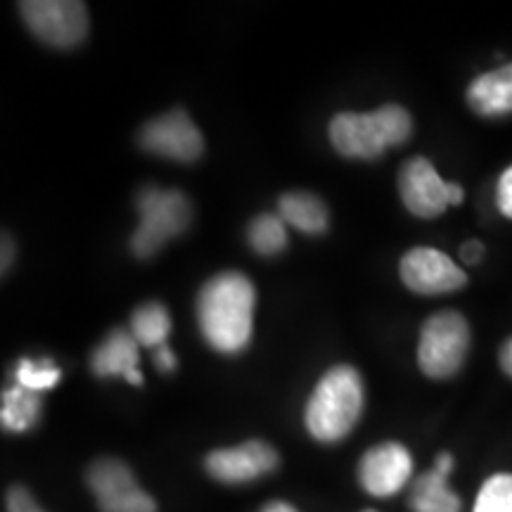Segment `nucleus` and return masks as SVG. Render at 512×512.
Returning a JSON list of instances; mask_svg holds the SVG:
<instances>
[{"mask_svg":"<svg viewBox=\"0 0 512 512\" xmlns=\"http://www.w3.org/2000/svg\"><path fill=\"white\" fill-rule=\"evenodd\" d=\"M498 209L505 219H512V166L503 171L501 181H498Z\"/></svg>","mask_w":512,"mask_h":512,"instance_id":"obj_23","label":"nucleus"},{"mask_svg":"<svg viewBox=\"0 0 512 512\" xmlns=\"http://www.w3.org/2000/svg\"><path fill=\"white\" fill-rule=\"evenodd\" d=\"M15 377L19 387L31 389V392H46V389H53L55 384L60 382L62 370L57 368L50 358H41V361L22 358V361L17 363Z\"/></svg>","mask_w":512,"mask_h":512,"instance_id":"obj_20","label":"nucleus"},{"mask_svg":"<svg viewBox=\"0 0 512 512\" xmlns=\"http://www.w3.org/2000/svg\"><path fill=\"white\" fill-rule=\"evenodd\" d=\"M363 411V382L356 368L337 366L323 375L306 406L311 437L332 444L354 430Z\"/></svg>","mask_w":512,"mask_h":512,"instance_id":"obj_2","label":"nucleus"},{"mask_svg":"<svg viewBox=\"0 0 512 512\" xmlns=\"http://www.w3.org/2000/svg\"><path fill=\"white\" fill-rule=\"evenodd\" d=\"M408 505L413 512H460V498L448 489V477L437 470L418 477Z\"/></svg>","mask_w":512,"mask_h":512,"instance_id":"obj_17","label":"nucleus"},{"mask_svg":"<svg viewBox=\"0 0 512 512\" xmlns=\"http://www.w3.org/2000/svg\"><path fill=\"white\" fill-rule=\"evenodd\" d=\"M470 349V325L458 311H439L425 320L418 344L420 370L434 380L456 375Z\"/></svg>","mask_w":512,"mask_h":512,"instance_id":"obj_5","label":"nucleus"},{"mask_svg":"<svg viewBox=\"0 0 512 512\" xmlns=\"http://www.w3.org/2000/svg\"><path fill=\"white\" fill-rule=\"evenodd\" d=\"M138 211L140 226L131 238V249L140 259H147L166 242L178 238L192 219L188 197L178 190L145 188L138 197Z\"/></svg>","mask_w":512,"mask_h":512,"instance_id":"obj_4","label":"nucleus"},{"mask_svg":"<svg viewBox=\"0 0 512 512\" xmlns=\"http://www.w3.org/2000/svg\"><path fill=\"white\" fill-rule=\"evenodd\" d=\"M19 10L31 34L53 48H76L88 36V10L76 0H24Z\"/></svg>","mask_w":512,"mask_h":512,"instance_id":"obj_6","label":"nucleus"},{"mask_svg":"<svg viewBox=\"0 0 512 512\" xmlns=\"http://www.w3.org/2000/svg\"><path fill=\"white\" fill-rule=\"evenodd\" d=\"M434 470L437 472H441V475H451V470H453V456L451 453H439L437 456V463H434Z\"/></svg>","mask_w":512,"mask_h":512,"instance_id":"obj_27","label":"nucleus"},{"mask_svg":"<svg viewBox=\"0 0 512 512\" xmlns=\"http://www.w3.org/2000/svg\"><path fill=\"white\" fill-rule=\"evenodd\" d=\"M403 207L418 219H434L448 207V183L437 174L430 159L413 157L399 174Z\"/></svg>","mask_w":512,"mask_h":512,"instance_id":"obj_11","label":"nucleus"},{"mask_svg":"<svg viewBox=\"0 0 512 512\" xmlns=\"http://www.w3.org/2000/svg\"><path fill=\"white\" fill-rule=\"evenodd\" d=\"M247 240H249V247H252L256 254H264V256L280 254L287 247L285 221L273 214L256 216V219L249 223Z\"/></svg>","mask_w":512,"mask_h":512,"instance_id":"obj_19","label":"nucleus"},{"mask_svg":"<svg viewBox=\"0 0 512 512\" xmlns=\"http://www.w3.org/2000/svg\"><path fill=\"white\" fill-rule=\"evenodd\" d=\"M366 512H375V510H366Z\"/></svg>","mask_w":512,"mask_h":512,"instance_id":"obj_30","label":"nucleus"},{"mask_svg":"<svg viewBox=\"0 0 512 512\" xmlns=\"http://www.w3.org/2000/svg\"><path fill=\"white\" fill-rule=\"evenodd\" d=\"M475 512H512V475H494L479 491Z\"/></svg>","mask_w":512,"mask_h":512,"instance_id":"obj_21","label":"nucleus"},{"mask_svg":"<svg viewBox=\"0 0 512 512\" xmlns=\"http://www.w3.org/2000/svg\"><path fill=\"white\" fill-rule=\"evenodd\" d=\"M5 508H8V512H43L36 498L24 486H12L8 496H5Z\"/></svg>","mask_w":512,"mask_h":512,"instance_id":"obj_22","label":"nucleus"},{"mask_svg":"<svg viewBox=\"0 0 512 512\" xmlns=\"http://www.w3.org/2000/svg\"><path fill=\"white\" fill-rule=\"evenodd\" d=\"M261 512H297L292 508L290 503H285V501H271V503H266L264 508H261Z\"/></svg>","mask_w":512,"mask_h":512,"instance_id":"obj_29","label":"nucleus"},{"mask_svg":"<svg viewBox=\"0 0 512 512\" xmlns=\"http://www.w3.org/2000/svg\"><path fill=\"white\" fill-rule=\"evenodd\" d=\"M278 209L280 219L302 230V233L318 235L325 233V228H328V209L316 195H309V192H287V195L280 197Z\"/></svg>","mask_w":512,"mask_h":512,"instance_id":"obj_15","label":"nucleus"},{"mask_svg":"<svg viewBox=\"0 0 512 512\" xmlns=\"http://www.w3.org/2000/svg\"><path fill=\"white\" fill-rule=\"evenodd\" d=\"M256 292L245 273H219L197 297V323L211 349L240 354L252 339Z\"/></svg>","mask_w":512,"mask_h":512,"instance_id":"obj_1","label":"nucleus"},{"mask_svg":"<svg viewBox=\"0 0 512 512\" xmlns=\"http://www.w3.org/2000/svg\"><path fill=\"white\" fill-rule=\"evenodd\" d=\"M460 202H463V188L458 183H448V204L458 207Z\"/></svg>","mask_w":512,"mask_h":512,"instance_id":"obj_28","label":"nucleus"},{"mask_svg":"<svg viewBox=\"0 0 512 512\" xmlns=\"http://www.w3.org/2000/svg\"><path fill=\"white\" fill-rule=\"evenodd\" d=\"M140 344L131 330H114L110 337L93 351L91 368L98 377H124L131 384H143V373L138 370Z\"/></svg>","mask_w":512,"mask_h":512,"instance_id":"obj_13","label":"nucleus"},{"mask_svg":"<svg viewBox=\"0 0 512 512\" xmlns=\"http://www.w3.org/2000/svg\"><path fill=\"white\" fill-rule=\"evenodd\" d=\"M171 332L169 311L162 304L150 302L136 309L131 318V335L136 337L140 347H164L166 337Z\"/></svg>","mask_w":512,"mask_h":512,"instance_id":"obj_18","label":"nucleus"},{"mask_svg":"<svg viewBox=\"0 0 512 512\" xmlns=\"http://www.w3.org/2000/svg\"><path fill=\"white\" fill-rule=\"evenodd\" d=\"M413 475V458L401 444H380L370 448L358 463L361 486L377 498L399 494Z\"/></svg>","mask_w":512,"mask_h":512,"instance_id":"obj_12","label":"nucleus"},{"mask_svg":"<svg viewBox=\"0 0 512 512\" xmlns=\"http://www.w3.org/2000/svg\"><path fill=\"white\" fill-rule=\"evenodd\" d=\"M498 361H501L503 373L512 377V337L501 347V354H498Z\"/></svg>","mask_w":512,"mask_h":512,"instance_id":"obj_26","label":"nucleus"},{"mask_svg":"<svg viewBox=\"0 0 512 512\" xmlns=\"http://www.w3.org/2000/svg\"><path fill=\"white\" fill-rule=\"evenodd\" d=\"M38 418H41V396L38 392L19 387V384L5 389L3 403H0V422H3L5 432L34 430Z\"/></svg>","mask_w":512,"mask_h":512,"instance_id":"obj_16","label":"nucleus"},{"mask_svg":"<svg viewBox=\"0 0 512 512\" xmlns=\"http://www.w3.org/2000/svg\"><path fill=\"white\" fill-rule=\"evenodd\" d=\"M86 482L100 512H157L155 498L140 489L133 472L121 460H95L88 467Z\"/></svg>","mask_w":512,"mask_h":512,"instance_id":"obj_7","label":"nucleus"},{"mask_svg":"<svg viewBox=\"0 0 512 512\" xmlns=\"http://www.w3.org/2000/svg\"><path fill=\"white\" fill-rule=\"evenodd\" d=\"M204 467L214 479L223 484H245L273 472L278 467V453L266 441H247L235 448L211 451Z\"/></svg>","mask_w":512,"mask_h":512,"instance_id":"obj_10","label":"nucleus"},{"mask_svg":"<svg viewBox=\"0 0 512 512\" xmlns=\"http://www.w3.org/2000/svg\"><path fill=\"white\" fill-rule=\"evenodd\" d=\"M482 256H484V245L479 240H470V242H465L463 247H460V259H463L465 264L475 266V264H479V261H482Z\"/></svg>","mask_w":512,"mask_h":512,"instance_id":"obj_24","label":"nucleus"},{"mask_svg":"<svg viewBox=\"0 0 512 512\" xmlns=\"http://www.w3.org/2000/svg\"><path fill=\"white\" fill-rule=\"evenodd\" d=\"M140 145L150 155L190 164L202 157L204 138L200 128L192 124L188 112L171 110L162 117L147 121L140 131Z\"/></svg>","mask_w":512,"mask_h":512,"instance_id":"obj_8","label":"nucleus"},{"mask_svg":"<svg viewBox=\"0 0 512 512\" xmlns=\"http://www.w3.org/2000/svg\"><path fill=\"white\" fill-rule=\"evenodd\" d=\"M467 105L482 117L512 114V62L477 76L467 88Z\"/></svg>","mask_w":512,"mask_h":512,"instance_id":"obj_14","label":"nucleus"},{"mask_svg":"<svg viewBox=\"0 0 512 512\" xmlns=\"http://www.w3.org/2000/svg\"><path fill=\"white\" fill-rule=\"evenodd\" d=\"M155 363L159 368L164 370V373H171V370L176 368V356H174V351H171L169 347H159L157 349V354H155Z\"/></svg>","mask_w":512,"mask_h":512,"instance_id":"obj_25","label":"nucleus"},{"mask_svg":"<svg viewBox=\"0 0 512 512\" xmlns=\"http://www.w3.org/2000/svg\"><path fill=\"white\" fill-rule=\"evenodd\" d=\"M411 133L413 119L401 105H384L368 114L342 112L330 121L335 150L354 159H377L387 147L406 143Z\"/></svg>","mask_w":512,"mask_h":512,"instance_id":"obj_3","label":"nucleus"},{"mask_svg":"<svg viewBox=\"0 0 512 512\" xmlns=\"http://www.w3.org/2000/svg\"><path fill=\"white\" fill-rule=\"evenodd\" d=\"M401 280L415 294H448L467 285L463 268L439 249L418 247L401 259Z\"/></svg>","mask_w":512,"mask_h":512,"instance_id":"obj_9","label":"nucleus"}]
</instances>
